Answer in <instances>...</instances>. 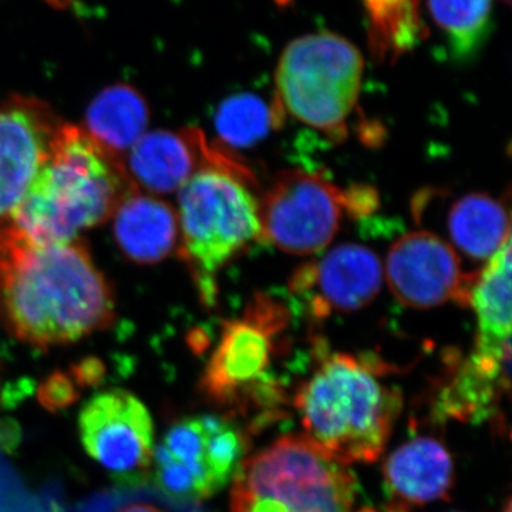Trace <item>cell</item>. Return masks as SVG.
Returning a JSON list of instances; mask_svg holds the SVG:
<instances>
[{"label":"cell","instance_id":"1","mask_svg":"<svg viewBox=\"0 0 512 512\" xmlns=\"http://www.w3.org/2000/svg\"><path fill=\"white\" fill-rule=\"evenodd\" d=\"M0 316L15 338L52 348L110 326L114 296L79 239L40 242L6 225L0 229Z\"/></svg>","mask_w":512,"mask_h":512},{"label":"cell","instance_id":"2","mask_svg":"<svg viewBox=\"0 0 512 512\" xmlns=\"http://www.w3.org/2000/svg\"><path fill=\"white\" fill-rule=\"evenodd\" d=\"M133 188L119 156L83 127L62 124L9 225L35 241H74L109 220Z\"/></svg>","mask_w":512,"mask_h":512},{"label":"cell","instance_id":"3","mask_svg":"<svg viewBox=\"0 0 512 512\" xmlns=\"http://www.w3.org/2000/svg\"><path fill=\"white\" fill-rule=\"evenodd\" d=\"M399 393L380 382L365 360L330 356L296 394L306 439L348 466L375 463L400 412Z\"/></svg>","mask_w":512,"mask_h":512},{"label":"cell","instance_id":"4","mask_svg":"<svg viewBox=\"0 0 512 512\" xmlns=\"http://www.w3.org/2000/svg\"><path fill=\"white\" fill-rule=\"evenodd\" d=\"M252 174L234 161L202 168L178 191L181 258L205 303L215 301L217 275L254 239L261 238Z\"/></svg>","mask_w":512,"mask_h":512},{"label":"cell","instance_id":"5","mask_svg":"<svg viewBox=\"0 0 512 512\" xmlns=\"http://www.w3.org/2000/svg\"><path fill=\"white\" fill-rule=\"evenodd\" d=\"M352 473L305 436H285L245 458L231 512H353Z\"/></svg>","mask_w":512,"mask_h":512},{"label":"cell","instance_id":"6","mask_svg":"<svg viewBox=\"0 0 512 512\" xmlns=\"http://www.w3.org/2000/svg\"><path fill=\"white\" fill-rule=\"evenodd\" d=\"M363 70L362 53L345 37H298L276 67V104L306 126L342 133L359 99Z\"/></svg>","mask_w":512,"mask_h":512},{"label":"cell","instance_id":"7","mask_svg":"<svg viewBox=\"0 0 512 512\" xmlns=\"http://www.w3.org/2000/svg\"><path fill=\"white\" fill-rule=\"evenodd\" d=\"M375 205V192L366 188L342 190L322 175L286 171L258 204L261 238L286 254L315 255L328 247L346 217Z\"/></svg>","mask_w":512,"mask_h":512},{"label":"cell","instance_id":"8","mask_svg":"<svg viewBox=\"0 0 512 512\" xmlns=\"http://www.w3.org/2000/svg\"><path fill=\"white\" fill-rule=\"evenodd\" d=\"M84 450L124 483L151 474L154 426L147 407L134 394L114 389L94 396L79 417Z\"/></svg>","mask_w":512,"mask_h":512},{"label":"cell","instance_id":"9","mask_svg":"<svg viewBox=\"0 0 512 512\" xmlns=\"http://www.w3.org/2000/svg\"><path fill=\"white\" fill-rule=\"evenodd\" d=\"M284 309L259 299L242 319L224 326L205 366L201 389L207 399L228 406L262 382L274 355V336L284 326Z\"/></svg>","mask_w":512,"mask_h":512},{"label":"cell","instance_id":"10","mask_svg":"<svg viewBox=\"0 0 512 512\" xmlns=\"http://www.w3.org/2000/svg\"><path fill=\"white\" fill-rule=\"evenodd\" d=\"M386 278L402 305L430 309L448 301L466 305L474 276L464 274L460 255L443 238L430 231H414L390 248Z\"/></svg>","mask_w":512,"mask_h":512},{"label":"cell","instance_id":"11","mask_svg":"<svg viewBox=\"0 0 512 512\" xmlns=\"http://www.w3.org/2000/svg\"><path fill=\"white\" fill-rule=\"evenodd\" d=\"M62 121L46 103L13 96L0 104V229L46 163Z\"/></svg>","mask_w":512,"mask_h":512},{"label":"cell","instance_id":"12","mask_svg":"<svg viewBox=\"0 0 512 512\" xmlns=\"http://www.w3.org/2000/svg\"><path fill=\"white\" fill-rule=\"evenodd\" d=\"M161 446L191 477L198 503L227 487L245 460L241 430L212 414L175 421Z\"/></svg>","mask_w":512,"mask_h":512},{"label":"cell","instance_id":"13","mask_svg":"<svg viewBox=\"0 0 512 512\" xmlns=\"http://www.w3.org/2000/svg\"><path fill=\"white\" fill-rule=\"evenodd\" d=\"M382 282L383 266L375 252L345 244L302 266L293 276L292 289L308 299L316 316L325 318L365 308L379 295Z\"/></svg>","mask_w":512,"mask_h":512},{"label":"cell","instance_id":"14","mask_svg":"<svg viewBox=\"0 0 512 512\" xmlns=\"http://www.w3.org/2000/svg\"><path fill=\"white\" fill-rule=\"evenodd\" d=\"M208 147L198 128L146 133L128 151L126 170L134 187L151 195L173 194L202 168L234 163Z\"/></svg>","mask_w":512,"mask_h":512},{"label":"cell","instance_id":"15","mask_svg":"<svg viewBox=\"0 0 512 512\" xmlns=\"http://www.w3.org/2000/svg\"><path fill=\"white\" fill-rule=\"evenodd\" d=\"M111 217L117 245L136 264H157L177 248V212L157 195L133 188Z\"/></svg>","mask_w":512,"mask_h":512},{"label":"cell","instance_id":"16","mask_svg":"<svg viewBox=\"0 0 512 512\" xmlns=\"http://www.w3.org/2000/svg\"><path fill=\"white\" fill-rule=\"evenodd\" d=\"M383 476L400 503H434L447 498L453 488V458L439 440L416 437L390 454Z\"/></svg>","mask_w":512,"mask_h":512},{"label":"cell","instance_id":"17","mask_svg":"<svg viewBox=\"0 0 512 512\" xmlns=\"http://www.w3.org/2000/svg\"><path fill=\"white\" fill-rule=\"evenodd\" d=\"M466 305L477 319L473 352L511 357V238L474 276Z\"/></svg>","mask_w":512,"mask_h":512},{"label":"cell","instance_id":"18","mask_svg":"<svg viewBox=\"0 0 512 512\" xmlns=\"http://www.w3.org/2000/svg\"><path fill=\"white\" fill-rule=\"evenodd\" d=\"M447 232L458 255L487 264L511 238L510 214L490 195H464L448 211Z\"/></svg>","mask_w":512,"mask_h":512},{"label":"cell","instance_id":"19","mask_svg":"<svg viewBox=\"0 0 512 512\" xmlns=\"http://www.w3.org/2000/svg\"><path fill=\"white\" fill-rule=\"evenodd\" d=\"M148 117L143 96L127 84H116L94 97L87 109L84 130L120 157L146 134Z\"/></svg>","mask_w":512,"mask_h":512},{"label":"cell","instance_id":"20","mask_svg":"<svg viewBox=\"0 0 512 512\" xmlns=\"http://www.w3.org/2000/svg\"><path fill=\"white\" fill-rule=\"evenodd\" d=\"M427 5L453 56H476L490 33L493 0H427Z\"/></svg>","mask_w":512,"mask_h":512},{"label":"cell","instance_id":"21","mask_svg":"<svg viewBox=\"0 0 512 512\" xmlns=\"http://www.w3.org/2000/svg\"><path fill=\"white\" fill-rule=\"evenodd\" d=\"M282 121L284 111L278 104L269 106L255 94L241 93L221 104L215 116V128L225 146L245 148L268 136Z\"/></svg>","mask_w":512,"mask_h":512},{"label":"cell","instance_id":"22","mask_svg":"<svg viewBox=\"0 0 512 512\" xmlns=\"http://www.w3.org/2000/svg\"><path fill=\"white\" fill-rule=\"evenodd\" d=\"M37 399L46 410L56 413L76 403L79 392L69 376L62 372H55L40 384Z\"/></svg>","mask_w":512,"mask_h":512},{"label":"cell","instance_id":"23","mask_svg":"<svg viewBox=\"0 0 512 512\" xmlns=\"http://www.w3.org/2000/svg\"><path fill=\"white\" fill-rule=\"evenodd\" d=\"M73 375L77 383L83 387L97 386L101 383L104 375L103 363L97 359L83 360L82 363L73 367Z\"/></svg>","mask_w":512,"mask_h":512},{"label":"cell","instance_id":"24","mask_svg":"<svg viewBox=\"0 0 512 512\" xmlns=\"http://www.w3.org/2000/svg\"><path fill=\"white\" fill-rule=\"evenodd\" d=\"M367 6L370 10L375 13L376 20H387L389 19V13L387 10H392L393 18H397V10H402L404 15L409 16L410 12L406 9L409 6V0H366Z\"/></svg>","mask_w":512,"mask_h":512},{"label":"cell","instance_id":"25","mask_svg":"<svg viewBox=\"0 0 512 512\" xmlns=\"http://www.w3.org/2000/svg\"><path fill=\"white\" fill-rule=\"evenodd\" d=\"M22 440V430L13 420H0V451L12 453Z\"/></svg>","mask_w":512,"mask_h":512},{"label":"cell","instance_id":"26","mask_svg":"<svg viewBox=\"0 0 512 512\" xmlns=\"http://www.w3.org/2000/svg\"><path fill=\"white\" fill-rule=\"evenodd\" d=\"M117 512H164L154 504L148 503H131L127 504L126 507L121 508Z\"/></svg>","mask_w":512,"mask_h":512},{"label":"cell","instance_id":"27","mask_svg":"<svg viewBox=\"0 0 512 512\" xmlns=\"http://www.w3.org/2000/svg\"><path fill=\"white\" fill-rule=\"evenodd\" d=\"M50 5L55 6V8H67V6L72 5L73 0H46Z\"/></svg>","mask_w":512,"mask_h":512},{"label":"cell","instance_id":"28","mask_svg":"<svg viewBox=\"0 0 512 512\" xmlns=\"http://www.w3.org/2000/svg\"><path fill=\"white\" fill-rule=\"evenodd\" d=\"M503 2L508 3V2H510V0H503Z\"/></svg>","mask_w":512,"mask_h":512}]
</instances>
